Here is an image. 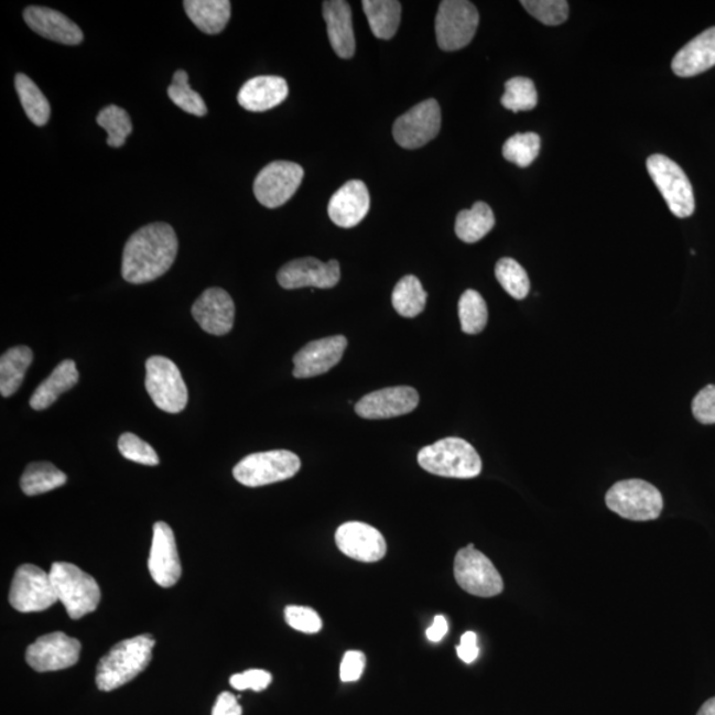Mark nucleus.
<instances>
[{
    "instance_id": "1",
    "label": "nucleus",
    "mask_w": 715,
    "mask_h": 715,
    "mask_svg": "<svg viewBox=\"0 0 715 715\" xmlns=\"http://www.w3.org/2000/svg\"><path fill=\"white\" fill-rule=\"evenodd\" d=\"M178 239L167 223H152L130 236L123 248L122 278L130 284H147L173 267Z\"/></svg>"
},
{
    "instance_id": "2",
    "label": "nucleus",
    "mask_w": 715,
    "mask_h": 715,
    "mask_svg": "<svg viewBox=\"0 0 715 715\" xmlns=\"http://www.w3.org/2000/svg\"><path fill=\"white\" fill-rule=\"evenodd\" d=\"M155 640L140 635L118 642L98 662L96 684L102 692L116 691L145 671L153 658Z\"/></svg>"
},
{
    "instance_id": "3",
    "label": "nucleus",
    "mask_w": 715,
    "mask_h": 715,
    "mask_svg": "<svg viewBox=\"0 0 715 715\" xmlns=\"http://www.w3.org/2000/svg\"><path fill=\"white\" fill-rule=\"evenodd\" d=\"M418 463L432 475L449 478H474L481 474L483 462L468 442L447 437L419 452Z\"/></svg>"
},
{
    "instance_id": "4",
    "label": "nucleus",
    "mask_w": 715,
    "mask_h": 715,
    "mask_svg": "<svg viewBox=\"0 0 715 715\" xmlns=\"http://www.w3.org/2000/svg\"><path fill=\"white\" fill-rule=\"evenodd\" d=\"M50 576L54 583L58 602L63 603L71 619L78 620L96 611L101 600V589L94 576L84 573L75 564L56 562Z\"/></svg>"
},
{
    "instance_id": "5",
    "label": "nucleus",
    "mask_w": 715,
    "mask_h": 715,
    "mask_svg": "<svg viewBox=\"0 0 715 715\" xmlns=\"http://www.w3.org/2000/svg\"><path fill=\"white\" fill-rule=\"evenodd\" d=\"M606 503L614 513L636 522L658 520L664 508L660 490L639 478L616 483L607 491Z\"/></svg>"
},
{
    "instance_id": "6",
    "label": "nucleus",
    "mask_w": 715,
    "mask_h": 715,
    "mask_svg": "<svg viewBox=\"0 0 715 715\" xmlns=\"http://www.w3.org/2000/svg\"><path fill=\"white\" fill-rule=\"evenodd\" d=\"M301 461L291 451H268L249 455L234 468L236 481L249 488L290 480L297 475Z\"/></svg>"
},
{
    "instance_id": "7",
    "label": "nucleus",
    "mask_w": 715,
    "mask_h": 715,
    "mask_svg": "<svg viewBox=\"0 0 715 715\" xmlns=\"http://www.w3.org/2000/svg\"><path fill=\"white\" fill-rule=\"evenodd\" d=\"M649 175L678 218L692 216L695 208L691 181L678 163L662 154H653L647 161Z\"/></svg>"
},
{
    "instance_id": "8",
    "label": "nucleus",
    "mask_w": 715,
    "mask_h": 715,
    "mask_svg": "<svg viewBox=\"0 0 715 715\" xmlns=\"http://www.w3.org/2000/svg\"><path fill=\"white\" fill-rule=\"evenodd\" d=\"M147 390L154 404L169 413H180L188 403V391L182 373L172 359L161 356L147 360Z\"/></svg>"
},
{
    "instance_id": "9",
    "label": "nucleus",
    "mask_w": 715,
    "mask_h": 715,
    "mask_svg": "<svg viewBox=\"0 0 715 715\" xmlns=\"http://www.w3.org/2000/svg\"><path fill=\"white\" fill-rule=\"evenodd\" d=\"M454 568L457 585L465 593L480 598H494L503 592L502 576L489 557L476 550L474 543L458 550Z\"/></svg>"
},
{
    "instance_id": "10",
    "label": "nucleus",
    "mask_w": 715,
    "mask_h": 715,
    "mask_svg": "<svg viewBox=\"0 0 715 715\" xmlns=\"http://www.w3.org/2000/svg\"><path fill=\"white\" fill-rule=\"evenodd\" d=\"M480 22L474 3L467 0H444L436 15V39L443 51H458L472 42Z\"/></svg>"
},
{
    "instance_id": "11",
    "label": "nucleus",
    "mask_w": 715,
    "mask_h": 715,
    "mask_svg": "<svg viewBox=\"0 0 715 715\" xmlns=\"http://www.w3.org/2000/svg\"><path fill=\"white\" fill-rule=\"evenodd\" d=\"M9 599L23 614L45 611L58 600L50 573L34 564H23L17 570Z\"/></svg>"
},
{
    "instance_id": "12",
    "label": "nucleus",
    "mask_w": 715,
    "mask_h": 715,
    "mask_svg": "<svg viewBox=\"0 0 715 715\" xmlns=\"http://www.w3.org/2000/svg\"><path fill=\"white\" fill-rule=\"evenodd\" d=\"M442 129V109L435 98L415 105L393 123L392 134L399 147L419 149L436 138Z\"/></svg>"
},
{
    "instance_id": "13",
    "label": "nucleus",
    "mask_w": 715,
    "mask_h": 715,
    "mask_svg": "<svg viewBox=\"0 0 715 715\" xmlns=\"http://www.w3.org/2000/svg\"><path fill=\"white\" fill-rule=\"evenodd\" d=\"M304 180V169L294 162L269 163L256 176L253 193L256 199L267 208L284 206L296 194Z\"/></svg>"
},
{
    "instance_id": "14",
    "label": "nucleus",
    "mask_w": 715,
    "mask_h": 715,
    "mask_svg": "<svg viewBox=\"0 0 715 715\" xmlns=\"http://www.w3.org/2000/svg\"><path fill=\"white\" fill-rule=\"evenodd\" d=\"M82 644L63 632L42 636L25 652V660L36 672L63 671L77 664Z\"/></svg>"
},
{
    "instance_id": "15",
    "label": "nucleus",
    "mask_w": 715,
    "mask_h": 715,
    "mask_svg": "<svg viewBox=\"0 0 715 715\" xmlns=\"http://www.w3.org/2000/svg\"><path fill=\"white\" fill-rule=\"evenodd\" d=\"M340 268L337 260L324 262L314 258L296 259L288 262L278 273V281L284 290H300L313 286L331 290L338 284Z\"/></svg>"
},
{
    "instance_id": "16",
    "label": "nucleus",
    "mask_w": 715,
    "mask_h": 715,
    "mask_svg": "<svg viewBox=\"0 0 715 715\" xmlns=\"http://www.w3.org/2000/svg\"><path fill=\"white\" fill-rule=\"evenodd\" d=\"M148 564L156 585L167 588L178 583L182 574L181 560L173 530L166 522L154 524Z\"/></svg>"
},
{
    "instance_id": "17",
    "label": "nucleus",
    "mask_w": 715,
    "mask_h": 715,
    "mask_svg": "<svg viewBox=\"0 0 715 715\" xmlns=\"http://www.w3.org/2000/svg\"><path fill=\"white\" fill-rule=\"evenodd\" d=\"M346 347L347 339L344 336L313 340L294 356V378L307 379L323 376L339 364Z\"/></svg>"
},
{
    "instance_id": "18",
    "label": "nucleus",
    "mask_w": 715,
    "mask_h": 715,
    "mask_svg": "<svg viewBox=\"0 0 715 715\" xmlns=\"http://www.w3.org/2000/svg\"><path fill=\"white\" fill-rule=\"evenodd\" d=\"M418 404L419 393L412 387H387L360 399L356 412L364 419H391L407 415L415 410Z\"/></svg>"
},
{
    "instance_id": "19",
    "label": "nucleus",
    "mask_w": 715,
    "mask_h": 715,
    "mask_svg": "<svg viewBox=\"0 0 715 715\" xmlns=\"http://www.w3.org/2000/svg\"><path fill=\"white\" fill-rule=\"evenodd\" d=\"M336 543L346 556L359 562H378L387 553L382 533L364 522L340 524L336 533Z\"/></svg>"
},
{
    "instance_id": "20",
    "label": "nucleus",
    "mask_w": 715,
    "mask_h": 715,
    "mask_svg": "<svg viewBox=\"0 0 715 715\" xmlns=\"http://www.w3.org/2000/svg\"><path fill=\"white\" fill-rule=\"evenodd\" d=\"M193 317L203 331L213 336H226L232 331L235 304L221 288H209L193 305Z\"/></svg>"
},
{
    "instance_id": "21",
    "label": "nucleus",
    "mask_w": 715,
    "mask_h": 715,
    "mask_svg": "<svg viewBox=\"0 0 715 715\" xmlns=\"http://www.w3.org/2000/svg\"><path fill=\"white\" fill-rule=\"evenodd\" d=\"M370 212L369 189L362 181L354 180L345 183L332 196L327 213L334 225L340 228H353L359 225Z\"/></svg>"
},
{
    "instance_id": "22",
    "label": "nucleus",
    "mask_w": 715,
    "mask_h": 715,
    "mask_svg": "<svg viewBox=\"0 0 715 715\" xmlns=\"http://www.w3.org/2000/svg\"><path fill=\"white\" fill-rule=\"evenodd\" d=\"M23 18L32 31L48 41L65 45H77L84 41L80 28L56 10L30 6L24 10Z\"/></svg>"
},
{
    "instance_id": "23",
    "label": "nucleus",
    "mask_w": 715,
    "mask_h": 715,
    "mask_svg": "<svg viewBox=\"0 0 715 715\" xmlns=\"http://www.w3.org/2000/svg\"><path fill=\"white\" fill-rule=\"evenodd\" d=\"M323 11L333 51L340 58H351L356 54V36L350 4L345 0H327Z\"/></svg>"
},
{
    "instance_id": "24",
    "label": "nucleus",
    "mask_w": 715,
    "mask_h": 715,
    "mask_svg": "<svg viewBox=\"0 0 715 715\" xmlns=\"http://www.w3.org/2000/svg\"><path fill=\"white\" fill-rule=\"evenodd\" d=\"M290 95V88L284 78L279 76H259L242 85L238 101L249 111L271 110Z\"/></svg>"
},
{
    "instance_id": "25",
    "label": "nucleus",
    "mask_w": 715,
    "mask_h": 715,
    "mask_svg": "<svg viewBox=\"0 0 715 715\" xmlns=\"http://www.w3.org/2000/svg\"><path fill=\"white\" fill-rule=\"evenodd\" d=\"M715 65V28L702 32L689 42L672 62V69L680 77H693Z\"/></svg>"
},
{
    "instance_id": "26",
    "label": "nucleus",
    "mask_w": 715,
    "mask_h": 715,
    "mask_svg": "<svg viewBox=\"0 0 715 715\" xmlns=\"http://www.w3.org/2000/svg\"><path fill=\"white\" fill-rule=\"evenodd\" d=\"M78 376L77 367L74 360L65 359L56 369L52 371L51 376L37 387L34 396L30 399V405L35 411H43L54 404L62 393L74 389L77 384Z\"/></svg>"
},
{
    "instance_id": "27",
    "label": "nucleus",
    "mask_w": 715,
    "mask_h": 715,
    "mask_svg": "<svg viewBox=\"0 0 715 715\" xmlns=\"http://www.w3.org/2000/svg\"><path fill=\"white\" fill-rule=\"evenodd\" d=\"M183 8L189 21L208 35L220 34L231 19L228 0H186Z\"/></svg>"
},
{
    "instance_id": "28",
    "label": "nucleus",
    "mask_w": 715,
    "mask_h": 715,
    "mask_svg": "<svg viewBox=\"0 0 715 715\" xmlns=\"http://www.w3.org/2000/svg\"><path fill=\"white\" fill-rule=\"evenodd\" d=\"M32 359H34V354L28 346H15L3 354L0 358V393L2 397L9 398L19 390Z\"/></svg>"
},
{
    "instance_id": "29",
    "label": "nucleus",
    "mask_w": 715,
    "mask_h": 715,
    "mask_svg": "<svg viewBox=\"0 0 715 715\" xmlns=\"http://www.w3.org/2000/svg\"><path fill=\"white\" fill-rule=\"evenodd\" d=\"M364 11L373 36L390 41L396 36L402 15V4L397 0H364Z\"/></svg>"
},
{
    "instance_id": "30",
    "label": "nucleus",
    "mask_w": 715,
    "mask_h": 715,
    "mask_svg": "<svg viewBox=\"0 0 715 715\" xmlns=\"http://www.w3.org/2000/svg\"><path fill=\"white\" fill-rule=\"evenodd\" d=\"M496 225V218L491 208L484 202L475 203L470 209H463L456 218L455 231L457 238L464 242L480 241Z\"/></svg>"
},
{
    "instance_id": "31",
    "label": "nucleus",
    "mask_w": 715,
    "mask_h": 715,
    "mask_svg": "<svg viewBox=\"0 0 715 715\" xmlns=\"http://www.w3.org/2000/svg\"><path fill=\"white\" fill-rule=\"evenodd\" d=\"M67 475L51 463H32L25 468L21 478V488L24 495L37 496L63 487L67 483Z\"/></svg>"
},
{
    "instance_id": "32",
    "label": "nucleus",
    "mask_w": 715,
    "mask_h": 715,
    "mask_svg": "<svg viewBox=\"0 0 715 715\" xmlns=\"http://www.w3.org/2000/svg\"><path fill=\"white\" fill-rule=\"evenodd\" d=\"M426 297L429 294L416 275H404L392 292V306L402 317H418L425 310Z\"/></svg>"
},
{
    "instance_id": "33",
    "label": "nucleus",
    "mask_w": 715,
    "mask_h": 715,
    "mask_svg": "<svg viewBox=\"0 0 715 715\" xmlns=\"http://www.w3.org/2000/svg\"><path fill=\"white\" fill-rule=\"evenodd\" d=\"M15 88L25 115L36 127H44L50 121L51 105L47 97L28 75L15 76Z\"/></svg>"
},
{
    "instance_id": "34",
    "label": "nucleus",
    "mask_w": 715,
    "mask_h": 715,
    "mask_svg": "<svg viewBox=\"0 0 715 715\" xmlns=\"http://www.w3.org/2000/svg\"><path fill=\"white\" fill-rule=\"evenodd\" d=\"M458 317L465 334H478L488 324V306L480 293L469 290L458 301Z\"/></svg>"
},
{
    "instance_id": "35",
    "label": "nucleus",
    "mask_w": 715,
    "mask_h": 715,
    "mask_svg": "<svg viewBox=\"0 0 715 715\" xmlns=\"http://www.w3.org/2000/svg\"><path fill=\"white\" fill-rule=\"evenodd\" d=\"M170 100L188 115L203 117L208 113L207 105L198 91L189 87L186 71H176L167 89Z\"/></svg>"
},
{
    "instance_id": "36",
    "label": "nucleus",
    "mask_w": 715,
    "mask_h": 715,
    "mask_svg": "<svg viewBox=\"0 0 715 715\" xmlns=\"http://www.w3.org/2000/svg\"><path fill=\"white\" fill-rule=\"evenodd\" d=\"M97 123L98 127L107 131L110 148L123 147L127 138L133 131V123H131L128 111L117 105L104 108L97 116Z\"/></svg>"
},
{
    "instance_id": "37",
    "label": "nucleus",
    "mask_w": 715,
    "mask_h": 715,
    "mask_svg": "<svg viewBox=\"0 0 715 715\" xmlns=\"http://www.w3.org/2000/svg\"><path fill=\"white\" fill-rule=\"evenodd\" d=\"M503 108L514 113L518 111L533 110L538 104L537 88L528 77H513L505 84V94L501 98Z\"/></svg>"
},
{
    "instance_id": "38",
    "label": "nucleus",
    "mask_w": 715,
    "mask_h": 715,
    "mask_svg": "<svg viewBox=\"0 0 715 715\" xmlns=\"http://www.w3.org/2000/svg\"><path fill=\"white\" fill-rule=\"evenodd\" d=\"M541 152V138L537 133H518L502 148L503 159L520 167H529Z\"/></svg>"
},
{
    "instance_id": "39",
    "label": "nucleus",
    "mask_w": 715,
    "mask_h": 715,
    "mask_svg": "<svg viewBox=\"0 0 715 715\" xmlns=\"http://www.w3.org/2000/svg\"><path fill=\"white\" fill-rule=\"evenodd\" d=\"M496 278L505 292L516 300H523L530 291V280L520 262L503 258L497 262Z\"/></svg>"
},
{
    "instance_id": "40",
    "label": "nucleus",
    "mask_w": 715,
    "mask_h": 715,
    "mask_svg": "<svg viewBox=\"0 0 715 715\" xmlns=\"http://www.w3.org/2000/svg\"><path fill=\"white\" fill-rule=\"evenodd\" d=\"M521 4L531 17L546 25H560L568 18L566 0H522Z\"/></svg>"
},
{
    "instance_id": "41",
    "label": "nucleus",
    "mask_w": 715,
    "mask_h": 715,
    "mask_svg": "<svg viewBox=\"0 0 715 715\" xmlns=\"http://www.w3.org/2000/svg\"><path fill=\"white\" fill-rule=\"evenodd\" d=\"M118 449H120L121 455L130 462L149 465V467H155V465L160 464V457L156 455L152 445L142 441L141 437L130 434V432L122 434L120 438H118Z\"/></svg>"
},
{
    "instance_id": "42",
    "label": "nucleus",
    "mask_w": 715,
    "mask_h": 715,
    "mask_svg": "<svg viewBox=\"0 0 715 715\" xmlns=\"http://www.w3.org/2000/svg\"><path fill=\"white\" fill-rule=\"evenodd\" d=\"M285 620L293 629L304 633H317L323 629V620L310 607L290 606L285 608Z\"/></svg>"
},
{
    "instance_id": "43",
    "label": "nucleus",
    "mask_w": 715,
    "mask_h": 715,
    "mask_svg": "<svg viewBox=\"0 0 715 715\" xmlns=\"http://www.w3.org/2000/svg\"><path fill=\"white\" fill-rule=\"evenodd\" d=\"M272 674L262 671V669H249L245 673L234 674L229 684L236 691H247V689H252L254 692L266 691V689L271 685Z\"/></svg>"
},
{
    "instance_id": "44",
    "label": "nucleus",
    "mask_w": 715,
    "mask_h": 715,
    "mask_svg": "<svg viewBox=\"0 0 715 715\" xmlns=\"http://www.w3.org/2000/svg\"><path fill=\"white\" fill-rule=\"evenodd\" d=\"M692 411L702 424H715V386L708 384L693 399Z\"/></svg>"
},
{
    "instance_id": "45",
    "label": "nucleus",
    "mask_w": 715,
    "mask_h": 715,
    "mask_svg": "<svg viewBox=\"0 0 715 715\" xmlns=\"http://www.w3.org/2000/svg\"><path fill=\"white\" fill-rule=\"evenodd\" d=\"M366 667V656L359 651H349L340 662V680L344 682H356L362 678Z\"/></svg>"
},
{
    "instance_id": "46",
    "label": "nucleus",
    "mask_w": 715,
    "mask_h": 715,
    "mask_svg": "<svg viewBox=\"0 0 715 715\" xmlns=\"http://www.w3.org/2000/svg\"><path fill=\"white\" fill-rule=\"evenodd\" d=\"M458 658H461L465 664H472L478 658V647H477V636L475 632H465L462 636L461 646L456 649Z\"/></svg>"
},
{
    "instance_id": "47",
    "label": "nucleus",
    "mask_w": 715,
    "mask_h": 715,
    "mask_svg": "<svg viewBox=\"0 0 715 715\" xmlns=\"http://www.w3.org/2000/svg\"><path fill=\"white\" fill-rule=\"evenodd\" d=\"M241 706L232 693L223 692L215 702L213 715H241Z\"/></svg>"
},
{
    "instance_id": "48",
    "label": "nucleus",
    "mask_w": 715,
    "mask_h": 715,
    "mask_svg": "<svg viewBox=\"0 0 715 715\" xmlns=\"http://www.w3.org/2000/svg\"><path fill=\"white\" fill-rule=\"evenodd\" d=\"M448 632V622L443 615L435 616L434 625L426 629V638L432 642H438L444 639Z\"/></svg>"
},
{
    "instance_id": "49",
    "label": "nucleus",
    "mask_w": 715,
    "mask_h": 715,
    "mask_svg": "<svg viewBox=\"0 0 715 715\" xmlns=\"http://www.w3.org/2000/svg\"><path fill=\"white\" fill-rule=\"evenodd\" d=\"M697 715H715V697L707 700L705 704L701 706Z\"/></svg>"
}]
</instances>
